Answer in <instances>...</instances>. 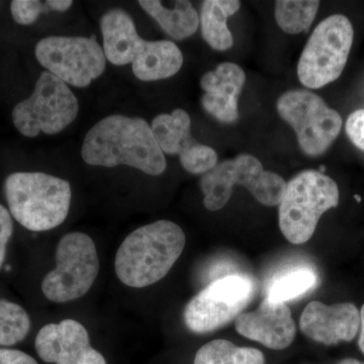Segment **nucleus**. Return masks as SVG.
Here are the masks:
<instances>
[{
  "mask_svg": "<svg viewBox=\"0 0 364 364\" xmlns=\"http://www.w3.org/2000/svg\"><path fill=\"white\" fill-rule=\"evenodd\" d=\"M235 326L242 336L273 350L287 348L293 343L296 333L291 310L286 303H277L267 298L256 310L240 314Z\"/></svg>",
  "mask_w": 364,
  "mask_h": 364,
  "instance_id": "4468645a",
  "label": "nucleus"
},
{
  "mask_svg": "<svg viewBox=\"0 0 364 364\" xmlns=\"http://www.w3.org/2000/svg\"><path fill=\"white\" fill-rule=\"evenodd\" d=\"M56 267L42 282L46 298L54 303H67L87 294L100 272L95 242L81 232L66 234L56 248Z\"/></svg>",
  "mask_w": 364,
  "mask_h": 364,
  "instance_id": "6e6552de",
  "label": "nucleus"
},
{
  "mask_svg": "<svg viewBox=\"0 0 364 364\" xmlns=\"http://www.w3.org/2000/svg\"><path fill=\"white\" fill-rule=\"evenodd\" d=\"M360 327H361V332H360V337H359V348H360V350L363 351V353L364 354V305L361 306L360 310Z\"/></svg>",
  "mask_w": 364,
  "mask_h": 364,
  "instance_id": "c85d7f7f",
  "label": "nucleus"
},
{
  "mask_svg": "<svg viewBox=\"0 0 364 364\" xmlns=\"http://www.w3.org/2000/svg\"><path fill=\"white\" fill-rule=\"evenodd\" d=\"M244 186L262 205H279L287 188L282 176L265 171L262 163L250 154L224 160L203 174L200 186L203 205L210 212L221 210L229 203L235 186Z\"/></svg>",
  "mask_w": 364,
  "mask_h": 364,
  "instance_id": "39448f33",
  "label": "nucleus"
},
{
  "mask_svg": "<svg viewBox=\"0 0 364 364\" xmlns=\"http://www.w3.org/2000/svg\"><path fill=\"white\" fill-rule=\"evenodd\" d=\"M35 346L48 363L107 364L102 354L91 347L85 326L71 318L45 325L38 332Z\"/></svg>",
  "mask_w": 364,
  "mask_h": 364,
  "instance_id": "ddd939ff",
  "label": "nucleus"
},
{
  "mask_svg": "<svg viewBox=\"0 0 364 364\" xmlns=\"http://www.w3.org/2000/svg\"><path fill=\"white\" fill-rule=\"evenodd\" d=\"M339 188L317 170L299 172L287 183L279 203V228L287 240L304 244L312 238L321 217L339 203Z\"/></svg>",
  "mask_w": 364,
  "mask_h": 364,
  "instance_id": "20e7f679",
  "label": "nucleus"
},
{
  "mask_svg": "<svg viewBox=\"0 0 364 364\" xmlns=\"http://www.w3.org/2000/svg\"><path fill=\"white\" fill-rule=\"evenodd\" d=\"M9 213L32 232L55 229L70 210V183L43 172H14L4 181Z\"/></svg>",
  "mask_w": 364,
  "mask_h": 364,
  "instance_id": "7ed1b4c3",
  "label": "nucleus"
},
{
  "mask_svg": "<svg viewBox=\"0 0 364 364\" xmlns=\"http://www.w3.org/2000/svg\"><path fill=\"white\" fill-rule=\"evenodd\" d=\"M31 329V318L23 306L6 299H0V346L20 343Z\"/></svg>",
  "mask_w": 364,
  "mask_h": 364,
  "instance_id": "b1692460",
  "label": "nucleus"
},
{
  "mask_svg": "<svg viewBox=\"0 0 364 364\" xmlns=\"http://www.w3.org/2000/svg\"><path fill=\"white\" fill-rule=\"evenodd\" d=\"M105 58L117 66L133 63L143 43L130 14L121 9L107 11L100 20Z\"/></svg>",
  "mask_w": 364,
  "mask_h": 364,
  "instance_id": "f3484780",
  "label": "nucleus"
},
{
  "mask_svg": "<svg viewBox=\"0 0 364 364\" xmlns=\"http://www.w3.org/2000/svg\"><path fill=\"white\" fill-rule=\"evenodd\" d=\"M345 130L353 145L364 151V109L352 112L347 119Z\"/></svg>",
  "mask_w": 364,
  "mask_h": 364,
  "instance_id": "a878e982",
  "label": "nucleus"
},
{
  "mask_svg": "<svg viewBox=\"0 0 364 364\" xmlns=\"http://www.w3.org/2000/svg\"><path fill=\"white\" fill-rule=\"evenodd\" d=\"M245 72L238 64L223 62L200 78L203 109L224 124L238 119V98L245 85Z\"/></svg>",
  "mask_w": 364,
  "mask_h": 364,
  "instance_id": "dca6fc26",
  "label": "nucleus"
},
{
  "mask_svg": "<svg viewBox=\"0 0 364 364\" xmlns=\"http://www.w3.org/2000/svg\"><path fill=\"white\" fill-rule=\"evenodd\" d=\"M254 294L253 280L231 274L210 282L189 301L184 310V322L198 334L214 331L238 317Z\"/></svg>",
  "mask_w": 364,
  "mask_h": 364,
  "instance_id": "9b49d317",
  "label": "nucleus"
},
{
  "mask_svg": "<svg viewBox=\"0 0 364 364\" xmlns=\"http://www.w3.org/2000/svg\"><path fill=\"white\" fill-rule=\"evenodd\" d=\"M72 4L71 0H14L11 4V11L16 23L30 26L38 21L41 14L50 11L64 13L70 9Z\"/></svg>",
  "mask_w": 364,
  "mask_h": 364,
  "instance_id": "393cba45",
  "label": "nucleus"
},
{
  "mask_svg": "<svg viewBox=\"0 0 364 364\" xmlns=\"http://www.w3.org/2000/svg\"><path fill=\"white\" fill-rule=\"evenodd\" d=\"M0 364H39L26 352L16 349L0 348Z\"/></svg>",
  "mask_w": 364,
  "mask_h": 364,
  "instance_id": "cd10ccee",
  "label": "nucleus"
},
{
  "mask_svg": "<svg viewBox=\"0 0 364 364\" xmlns=\"http://www.w3.org/2000/svg\"><path fill=\"white\" fill-rule=\"evenodd\" d=\"M78 112L77 97L69 86L44 71L32 95L14 107L13 122L16 130L28 138L41 133L55 135L74 122Z\"/></svg>",
  "mask_w": 364,
  "mask_h": 364,
  "instance_id": "0eeeda50",
  "label": "nucleus"
},
{
  "mask_svg": "<svg viewBox=\"0 0 364 364\" xmlns=\"http://www.w3.org/2000/svg\"><path fill=\"white\" fill-rule=\"evenodd\" d=\"M318 7L320 1L316 0H279L275 2V21L284 33L298 35L312 26Z\"/></svg>",
  "mask_w": 364,
  "mask_h": 364,
  "instance_id": "5701e85b",
  "label": "nucleus"
},
{
  "mask_svg": "<svg viewBox=\"0 0 364 364\" xmlns=\"http://www.w3.org/2000/svg\"><path fill=\"white\" fill-rule=\"evenodd\" d=\"M299 327L306 337L318 343L349 342L360 328V312L350 303L328 306L312 301L303 311Z\"/></svg>",
  "mask_w": 364,
  "mask_h": 364,
  "instance_id": "2eb2a0df",
  "label": "nucleus"
},
{
  "mask_svg": "<svg viewBox=\"0 0 364 364\" xmlns=\"http://www.w3.org/2000/svg\"><path fill=\"white\" fill-rule=\"evenodd\" d=\"M262 352L239 347L227 340H213L196 352L193 364H264Z\"/></svg>",
  "mask_w": 364,
  "mask_h": 364,
  "instance_id": "4be33fe9",
  "label": "nucleus"
},
{
  "mask_svg": "<svg viewBox=\"0 0 364 364\" xmlns=\"http://www.w3.org/2000/svg\"><path fill=\"white\" fill-rule=\"evenodd\" d=\"M186 234L178 225L161 220L127 236L117 249L114 270L124 286L142 289L164 279L186 247Z\"/></svg>",
  "mask_w": 364,
  "mask_h": 364,
  "instance_id": "f03ea898",
  "label": "nucleus"
},
{
  "mask_svg": "<svg viewBox=\"0 0 364 364\" xmlns=\"http://www.w3.org/2000/svg\"><path fill=\"white\" fill-rule=\"evenodd\" d=\"M338 364H364V363H361V361L358 360V359L353 358H347L342 360L341 363Z\"/></svg>",
  "mask_w": 364,
  "mask_h": 364,
  "instance_id": "c756f323",
  "label": "nucleus"
},
{
  "mask_svg": "<svg viewBox=\"0 0 364 364\" xmlns=\"http://www.w3.org/2000/svg\"><path fill=\"white\" fill-rule=\"evenodd\" d=\"M317 273L306 267H294L279 273L269 282L267 296L277 303L298 299L317 286Z\"/></svg>",
  "mask_w": 364,
  "mask_h": 364,
  "instance_id": "412c9836",
  "label": "nucleus"
},
{
  "mask_svg": "<svg viewBox=\"0 0 364 364\" xmlns=\"http://www.w3.org/2000/svg\"><path fill=\"white\" fill-rule=\"evenodd\" d=\"M167 7L158 0H140L139 4L151 18L159 23L163 31L176 40H184L198 31L200 16L188 0L174 1Z\"/></svg>",
  "mask_w": 364,
  "mask_h": 364,
  "instance_id": "6ab92c4d",
  "label": "nucleus"
},
{
  "mask_svg": "<svg viewBox=\"0 0 364 364\" xmlns=\"http://www.w3.org/2000/svg\"><path fill=\"white\" fill-rule=\"evenodd\" d=\"M163 153L178 155L182 167L191 174H205L218 164L217 152L191 135V121L182 109L158 114L151 124Z\"/></svg>",
  "mask_w": 364,
  "mask_h": 364,
  "instance_id": "f8f14e48",
  "label": "nucleus"
},
{
  "mask_svg": "<svg viewBox=\"0 0 364 364\" xmlns=\"http://www.w3.org/2000/svg\"><path fill=\"white\" fill-rule=\"evenodd\" d=\"M133 72L142 81L172 77L181 70L183 55L170 41H143L133 61Z\"/></svg>",
  "mask_w": 364,
  "mask_h": 364,
  "instance_id": "a211bd4d",
  "label": "nucleus"
},
{
  "mask_svg": "<svg viewBox=\"0 0 364 364\" xmlns=\"http://www.w3.org/2000/svg\"><path fill=\"white\" fill-rule=\"evenodd\" d=\"M14 233V222L11 213L0 205V269L6 261L7 245Z\"/></svg>",
  "mask_w": 364,
  "mask_h": 364,
  "instance_id": "bb28decb",
  "label": "nucleus"
},
{
  "mask_svg": "<svg viewBox=\"0 0 364 364\" xmlns=\"http://www.w3.org/2000/svg\"><path fill=\"white\" fill-rule=\"evenodd\" d=\"M277 109L296 132L299 147L308 156L324 154L341 132L339 112L312 91L296 90L282 93L277 100Z\"/></svg>",
  "mask_w": 364,
  "mask_h": 364,
  "instance_id": "1a4fd4ad",
  "label": "nucleus"
},
{
  "mask_svg": "<svg viewBox=\"0 0 364 364\" xmlns=\"http://www.w3.org/2000/svg\"><path fill=\"white\" fill-rule=\"evenodd\" d=\"M81 155L92 166L126 165L154 176L162 174L167 166L150 124L141 117L122 114L95 124L86 134Z\"/></svg>",
  "mask_w": 364,
  "mask_h": 364,
  "instance_id": "f257e3e1",
  "label": "nucleus"
},
{
  "mask_svg": "<svg viewBox=\"0 0 364 364\" xmlns=\"http://www.w3.org/2000/svg\"><path fill=\"white\" fill-rule=\"evenodd\" d=\"M353 39V26L343 14H332L321 21L299 57L301 85L318 90L337 80L348 61Z\"/></svg>",
  "mask_w": 364,
  "mask_h": 364,
  "instance_id": "423d86ee",
  "label": "nucleus"
},
{
  "mask_svg": "<svg viewBox=\"0 0 364 364\" xmlns=\"http://www.w3.org/2000/svg\"><path fill=\"white\" fill-rule=\"evenodd\" d=\"M238 0H205L200 9V23L203 40L215 51H227L234 44L227 26L230 16L240 9Z\"/></svg>",
  "mask_w": 364,
  "mask_h": 364,
  "instance_id": "aec40b11",
  "label": "nucleus"
},
{
  "mask_svg": "<svg viewBox=\"0 0 364 364\" xmlns=\"http://www.w3.org/2000/svg\"><path fill=\"white\" fill-rule=\"evenodd\" d=\"M36 57L66 85L86 87L105 70L104 49L95 37H48L36 46Z\"/></svg>",
  "mask_w": 364,
  "mask_h": 364,
  "instance_id": "9d476101",
  "label": "nucleus"
}]
</instances>
